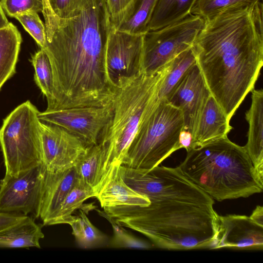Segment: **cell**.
<instances>
[{
    "label": "cell",
    "instance_id": "obj_2",
    "mask_svg": "<svg viewBox=\"0 0 263 263\" xmlns=\"http://www.w3.org/2000/svg\"><path fill=\"white\" fill-rule=\"evenodd\" d=\"M110 27L105 0H80L70 17L46 29L42 49L51 66L53 91L45 110L112 103L118 89L105 66Z\"/></svg>",
    "mask_w": 263,
    "mask_h": 263
},
{
    "label": "cell",
    "instance_id": "obj_17",
    "mask_svg": "<svg viewBox=\"0 0 263 263\" xmlns=\"http://www.w3.org/2000/svg\"><path fill=\"white\" fill-rule=\"evenodd\" d=\"M251 92V106L246 112L249 129L244 147L258 177L263 182V91L254 89Z\"/></svg>",
    "mask_w": 263,
    "mask_h": 263
},
{
    "label": "cell",
    "instance_id": "obj_25",
    "mask_svg": "<svg viewBox=\"0 0 263 263\" xmlns=\"http://www.w3.org/2000/svg\"><path fill=\"white\" fill-rule=\"evenodd\" d=\"M79 210V214L74 216L69 224L78 246L84 249H92L108 243L107 236L92 224L87 216V213L82 208Z\"/></svg>",
    "mask_w": 263,
    "mask_h": 263
},
{
    "label": "cell",
    "instance_id": "obj_6",
    "mask_svg": "<svg viewBox=\"0 0 263 263\" xmlns=\"http://www.w3.org/2000/svg\"><path fill=\"white\" fill-rule=\"evenodd\" d=\"M184 128L181 110L166 99H157L142 121L122 165L149 171L180 149Z\"/></svg>",
    "mask_w": 263,
    "mask_h": 263
},
{
    "label": "cell",
    "instance_id": "obj_23",
    "mask_svg": "<svg viewBox=\"0 0 263 263\" xmlns=\"http://www.w3.org/2000/svg\"><path fill=\"white\" fill-rule=\"evenodd\" d=\"M196 1L158 0L148 31L160 29L189 15Z\"/></svg>",
    "mask_w": 263,
    "mask_h": 263
},
{
    "label": "cell",
    "instance_id": "obj_20",
    "mask_svg": "<svg viewBox=\"0 0 263 263\" xmlns=\"http://www.w3.org/2000/svg\"><path fill=\"white\" fill-rule=\"evenodd\" d=\"M21 42V33L12 23L0 29V90L16 73Z\"/></svg>",
    "mask_w": 263,
    "mask_h": 263
},
{
    "label": "cell",
    "instance_id": "obj_9",
    "mask_svg": "<svg viewBox=\"0 0 263 263\" xmlns=\"http://www.w3.org/2000/svg\"><path fill=\"white\" fill-rule=\"evenodd\" d=\"M46 170L42 164L13 176L0 183V212L39 217Z\"/></svg>",
    "mask_w": 263,
    "mask_h": 263
},
{
    "label": "cell",
    "instance_id": "obj_37",
    "mask_svg": "<svg viewBox=\"0 0 263 263\" xmlns=\"http://www.w3.org/2000/svg\"><path fill=\"white\" fill-rule=\"evenodd\" d=\"M10 22L6 17L5 12L0 2V29L6 28L9 26Z\"/></svg>",
    "mask_w": 263,
    "mask_h": 263
},
{
    "label": "cell",
    "instance_id": "obj_27",
    "mask_svg": "<svg viewBox=\"0 0 263 263\" xmlns=\"http://www.w3.org/2000/svg\"><path fill=\"white\" fill-rule=\"evenodd\" d=\"M30 61L34 69L36 84L45 96L47 104L53 97V74L50 62L45 52L42 49L31 56Z\"/></svg>",
    "mask_w": 263,
    "mask_h": 263
},
{
    "label": "cell",
    "instance_id": "obj_5",
    "mask_svg": "<svg viewBox=\"0 0 263 263\" xmlns=\"http://www.w3.org/2000/svg\"><path fill=\"white\" fill-rule=\"evenodd\" d=\"M170 66L171 62L156 73H142L118 88L110 118L99 143L103 150L105 173L111 165H122L142 121L158 99L160 85Z\"/></svg>",
    "mask_w": 263,
    "mask_h": 263
},
{
    "label": "cell",
    "instance_id": "obj_18",
    "mask_svg": "<svg viewBox=\"0 0 263 263\" xmlns=\"http://www.w3.org/2000/svg\"><path fill=\"white\" fill-rule=\"evenodd\" d=\"M230 122L211 95L202 112L192 148L227 136L232 129Z\"/></svg>",
    "mask_w": 263,
    "mask_h": 263
},
{
    "label": "cell",
    "instance_id": "obj_30",
    "mask_svg": "<svg viewBox=\"0 0 263 263\" xmlns=\"http://www.w3.org/2000/svg\"><path fill=\"white\" fill-rule=\"evenodd\" d=\"M1 3L4 12L14 18L19 14L51 9L48 0H1Z\"/></svg>",
    "mask_w": 263,
    "mask_h": 263
},
{
    "label": "cell",
    "instance_id": "obj_24",
    "mask_svg": "<svg viewBox=\"0 0 263 263\" xmlns=\"http://www.w3.org/2000/svg\"><path fill=\"white\" fill-rule=\"evenodd\" d=\"M96 192L91 186L78 179L68 193L59 208L50 220L48 226L69 224L73 219V213L79 209L84 201L96 197Z\"/></svg>",
    "mask_w": 263,
    "mask_h": 263
},
{
    "label": "cell",
    "instance_id": "obj_3",
    "mask_svg": "<svg viewBox=\"0 0 263 263\" xmlns=\"http://www.w3.org/2000/svg\"><path fill=\"white\" fill-rule=\"evenodd\" d=\"M192 48L211 95L230 121L263 65L262 2L205 19Z\"/></svg>",
    "mask_w": 263,
    "mask_h": 263
},
{
    "label": "cell",
    "instance_id": "obj_35",
    "mask_svg": "<svg viewBox=\"0 0 263 263\" xmlns=\"http://www.w3.org/2000/svg\"><path fill=\"white\" fill-rule=\"evenodd\" d=\"M193 137L191 134L188 131L183 129L179 136V148H184L186 151L192 147Z\"/></svg>",
    "mask_w": 263,
    "mask_h": 263
},
{
    "label": "cell",
    "instance_id": "obj_22",
    "mask_svg": "<svg viewBox=\"0 0 263 263\" xmlns=\"http://www.w3.org/2000/svg\"><path fill=\"white\" fill-rule=\"evenodd\" d=\"M78 179L97 192L104 175V153L100 144L90 146L74 166Z\"/></svg>",
    "mask_w": 263,
    "mask_h": 263
},
{
    "label": "cell",
    "instance_id": "obj_28",
    "mask_svg": "<svg viewBox=\"0 0 263 263\" xmlns=\"http://www.w3.org/2000/svg\"><path fill=\"white\" fill-rule=\"evenodd\" d=\"M95 210L99 214L106 218L110 223L113 230V237L109 241V246L113 248H132L138 249H149L152 247L151 243L134 236L124 227L107 216L103 211Z\"/></svg>",
    "mask_w": 263,
    "mask_h": 263
},
{
    "label": "cell",
    "instance_id": "obj_4",
    "mask_svg": "<svg viewBox=\"0 0 263 263\" xmlns=\"http://www.w3.org/2000/svg\"><path fill=\"white\" fill-rule=\"evenodd\" d=\"M186 152L178 168L213 199L221 201L247 198L262 192L263 182L245 147L228 136Z\"/></svg>",
    "mask_w": 263,
    "mask_h": 263
},
{
    "label": "cell",
    "instance_id": "obj_10",
    "mask_svg": "<svg viewBox=\"0 0 263 263\" xmlns=\"http://www.w3.org/2000/svg\"><path fill=\"white\" fill-rule=\"evenodd\" d=\"M112 103L39 112V119L59 126L82 140L88 146L99 144L110 118Z\"/></svg>",
    "mask_w": 263,
    "mask_h": 263
},
{
    "label": "cell",
    "instance_id": "obj_21",
    "mask_svg": "<svg viewBox=\"0 0 263 263\" xmlns=\"http://www.w3.org/2000/svg\"><path fill=\"white\" fill-rule=\"evenodd\" d=\"M158 0H133L121 19L111 25L115 29L132 34H144Z\"/></svg>",
    "mask_w": 263,
    "mask_h": 263
},
{
    "label": "cell",
    "instance_id": "obj_15",
    "mask_svg": "<svg viewBox=\"0 0 263 263\" xmlns=\"http://www.w3.org/2000/svg\"><path fill=\"white\" fill-rule=\"evenodd\" d=\"M121 165L110 166L103 177L97 192L96 198L103 209L121 206L148 205L150 202L145 195L129 186L120 174Z\"/></svg>",
    "mask_w": 263,
    "mask_h": 263
},
{
    "label": "cell",
    "instance_id": "obj_32",
    "mask_svg": "<svg viewBox=\"0 0 263 263\" xmlns=\"http://www.w3.org/2000/svg\"><path fill=\"white\" fill-rule=\"evenodd\" d=\"M54 14L60 18L70 17L77 8L80 0H48Z\"/></svg>",
    "mask_w": 263,
    "mask_h": 263
},
{
    "label": "cell",
    "instance_id": "obj_26",
    "mask_svg": "<svg viewBox=\"0 0 263 263\" xmlns=\"http://www.w3.org/2000/svg\"><path fill=\"white\" fill-rule=\"evenodd\" d=\"M195 64L196 61L192 47L175 57L171 61L170 70L160 85L158 99H167L176 84Z\"/></svg>",
    "mask_w": 263,
    "mask_h": 263
},
{
    "label": "cell",
    "instance_id": "obj_7",
    "mask_svg": "<svg viewBox=\"0 0 263 263\" xmlns=\"http://www.w3.org/2000/svg\"><path fill=\"white\" fill-rule=\"evenodd\" d=\"M39 112L27 100L3 120L0 128V146L5 176L16 175L42 164Z\"/></svg>",
    "mask_w": 263,
    "mask_h": 263
},
{
    "label": "cell",
    "instance_id": "obj_1",
    "mask_svg": "<svg viewBox=\"0 0 263 263\" xmlns=\"http://www.w3.org/2000/svg\"><path fill=\"white\" fill-rule=\"evenodd\" d=\"M120 174L129 186L150 203L103 209L107 216L161 249H214L219 215L214 200L178 167L158 165L145 171L121 165Z\"/></svg>",
    "mask_w": 263,
    "mask_h": 263
},
{
    "label": "cell",
    "instance_id": "obj_33",
    "mask_svg": "<svg viewBox=\"0 0 263 263\" xmlns=\"http://www.w3.org/2000/svg\"><path fill=\"white\" fill-rule=\"evenodd\" d=\"M110 15L111 25L118 22L133 0H105Z\"/></svg>",
    "mask_w": 263,
    "mask_h": 263
},
{
    "label": "cell",
    "instance_id": "obj_12",
    "mask_svg": "<svg viewBox=\"0 0 263 263\" xmlns=\"http://www.w3.org/2000/svg\"><path fill=\"white\" fill-rule=\"evenodd\" d=\"M42 164L47 171L62 172L74 167L90 146L64 128L40 122Z\"/></svg>",
    "mask_w": 263,
    "mask_h": 263
},
{
    "label": "cell",
    "instance_id": "obj_11",
    "mask_svg": "<svg viewBox=\"0 0 263 263\" xmlns=\"http://www.w3.org/2000/svg\"><path fill=\"white\" fill-rule=\"evenodd\" d=\"M144 34L118 31L111 25L105 55V66L111 84L118 89L143 72Z\"/></svg>",
    "mask_w": 263,
    "mask_h": 263
},
{
    "label": "cell",
    "instance_id": "obj_16",
    "mask_svg": "<svg viewBox=\"0 0 263 263\" xmlns=\"http://www.w3.org/2000/svg\"><path fill=\"white\" fill-rule=\"evenodd\" d=\"M78 180L74 167L62 172L46 170L39 217L43 225L48 223Z\"/></svg>",
    "mask_w": 263,
    "mask_h": 263
},
{
    "label": "cell",
    "instance_id": "obj_13",
    "mask_svg": "<svg viewBox=\"0 0 263 263\" xmlns=\"http://www.w3.org/2000/svg\"><path fill=\"white\" fill-rule=\"evenodd\" d=\"M210 95L196 63L178 82L167 99L169 103L181 110L183 129L191 134L193 142L202 112Z\"/></svg>",
    "mask_w": 263,
    "mask_h": 263
},
{
    "label": "cell",
    "instance_id": "obj_19",
    "mask_svg": "<svg viewBox=\"0 0 263 263\" xmlns=\"http://www.w3.org/2000/svg\"><path fill=\"white\" fill-rule=\"evenodd\" d=\"M44 237L42 227L28 216L19 223L0 231V248H41Z\"/></svg>",
    "mask_w": 263,
    "mask_h": 263
},
{
    "label": "cell",
    "instance_id": "obj_8",
    "mask_svg": "<svg viewBox=\"0 0 263 263\" xmlns=\"http://www.w3.org/2000/svg\"><path fill=\"white\" fill-rule=\"evenodd\" d=\"M204 20L190 14L181 20L155 30L143 36V72L154 74L178 54L192 47L203 26Z\"/></svg>",
    "mask_w": 263,
    "mask_h": 263
},
{
    "label": "cell",
    "instance_id": "obj_31",
    "mask_svg": "<svg viewBox=\"0 0 263 263\" xmlns=\"http://www.w3.org/2000/svg\"><path fill=\"white\" fill-rule=\"evenodd\" d=\"M15 18L34 39L41 49L43 48L46 43V29L37 13H25L19 14Z\"/></svg>",
    "mask_w": 263,
    "mask_h": 263
},
{
    "label": "cell",
    "instance_id": "obj_34",
    "mask_svg": "<svg viewBox=\"0 0 263 263\" xmlns=\"http://www.w3.org/2000/svg\"><path fill=\"white\" fill-rule=\"evenodd\" d=\"M28 216L0 212V231L24 220Z\"/></svg>",
    "mask_w": 263,
    "mask_h": 263
},
{
    "label": "cell",
    "instance_id": "obj_29",
    "mask_svg": "<svg viewBox=\"0 0 263 263\" xmlns=\"http://www.w3.org/2000/svg\"><path fill=\"white\" fill-rule=\"evenodd\" d=\"M260 1L261 0H197L191 13L205 20L229 8L251 4Z\"/></svg>",
    "mask_w": 263,
    "mask_h": 263
},
{
    "label": "cell",
    "instance_id": "obj_36",
    "mask_svg": "<svg viewBox=\"0 0 263 263\" xmlns=\"http://www.w3.org/2000/svg\"><path fill=\"white\" fill-rule=\"evenodd\" d=\"M250 217L257 224L263 226V207L257 205Z\"/></svg>",
    "mask_w": 263,
    "mask_h": 263
},
{
    "label": "cell",
    "instance_id": "obj_14",
    "mask_svg": "<svg viewBox=\"0 0 263 263\" xmlns=\"http://www.w3.org/2000/svg\"><path fill=\"white\" fill-rule=\"evenodd\" d=\"M263 249V226L245 215H218L215 248Z\"/></svg>",
    "mask_w": 263,
    "mask_h": 263
}]
</instances>
